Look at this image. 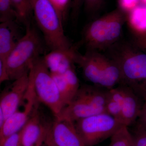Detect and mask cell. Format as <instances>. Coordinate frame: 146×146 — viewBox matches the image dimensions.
I'll return each mask as SVG.
<instances>
[{"label":"cell","mask_w":146,"mask_h":146,"mask_svg":"<svg viewBox=\"0 0 146 146\" xmlns=\"http://www.w3.org/2000/svg\"><path fill=\"white\" fill-rule=\"evenodd\" d=\"M125 13L117 9L88 24L84 29L81 40L87 50H106L116 43L127 20Z\"/></svg>","instance_id":"1"},{"label":"cell","mask_w":146,"mask_h":146,"mask_svg":"<svg viewBox=\"0 0 146 146\" xmlns=\"http://www.w3.org/2000/svg\"><path fill=\"white\" fill-rule=\"evenodd\" d=\"M109 89L99 85L84 84L80 87L59 117L75 122L92 115L106 112Z\"/></svg>","instance_id":"2"},{"label":"cell","mask_w":146,"mask_h":146,"mask_svg":"<svg viewBox=\"0 0 146 146\" xmlns=\"http://www.w3.org/2000/svg\"><path fill=\"white\" fill-rule=\"evenodd\" d=\"M26 27L25 34L17 41L7 58L10 80H15L29 72L43 52L42 42L35 29L31 24Z\"/></svg>","instance_id":"3"},{"label":"cell","mask_w":146,"mask_h":146,"mask_svg":"<svg viewBox=\"0 0 146 146\" xmlns=\"http://www.w3.org/2000/svg\"><path fill=\"white\" fill-rule=\"evenodd\" d=\"M31 5L36 23L51 50L71 47L64 33L63 22L49 0H32Z\"/></svg>","instance_id":"4"},{"label":"cell","mask_w":146,"mask_h":146,"mask_svg":"<svg viewBox=\"0 0 146 146\" xmlns=\"http://www.w3.org/2000/svg\"><path fill=\"white\" fill-rule=\"evenodd\" d=\"M111 50V58L117 63L121 73V83L135 90L146 80V54L137 52L129 44L115 43Z\"/></svg>","instance_id":"5"},{"label":"cell","mask_w":146,"mask_h":146,"mask_svg":"<svg viewBox=\"0 0 146 146\" xmlns=\"http://www.w3.org/2000/svg\"><path fill=\"white\" fill-rule=\"evenodd\" d=\"M29 74L38 101L48 108L57 118L64 106L57 85L42 58L35 61Z\"/></svg>","instance_id":"6"},{"label":"cell","mask_w":146,"mask_h":146,"mask_svg":"<svg viewBox=\"0 0 146 146\" xmlns=\"http://www.w3.org/2000/svg\"><path fill=\"white\" fill-rule=\"evenodd\" d=\"M74 123L85 146H94L101 143L125 126L106 112L92 115Z\"/></svg>","instance_id":"7"},{"label":"cell","mask_w":146,"mask_h":146,"mask_svg":"<svg viewBox=\"0 0 146 146\" xmlns=\"http://www.w3.org/2000/svg\"><path fill=\"white\" fill-rule=\"evenodd\" d=\"M76 63L81 68L87 80L102 87L106 79L115 68V63L111 58L96 50H87L84 54L80 53Z\"/></svg>","instance_id":"8"},{"label":"cell","mask_w":146,"mask_h":146,"mask_svg":"<svg viewBox=\"0 0 146 146\" xmlns=\"http://www.w3.org/2000/svg\"><path fill=\"white\" fill-rule=\"evenodd\" d=\"M28 89L21 103V110L16 112L6 120L3 127L0 129V141L11 135L21 131L26 124L35 110L39 107V102L33 87L32 80L30 76Z\"/></svg>","instance_id":"9"},{"label":"cell","mask_w":146,"mask_h":146,"mask_svg":"<svg viewBox=\"0 0 146 146\" xmlns=\"http://www.w3.org/2000/svg\"><path fill=\"white\" fill-rule=\"evenodd\" d=\"M29 72L13 80L1 94L0 109L3 112L5 121L17 111L25 98L29 84Z\"/></svg>","instance_id":"10"},{"label":"cell","mask_w":146,"mask_h":146,"mask_svg":"<svg viewBox=\"0 0 146 146\" xmlns=\"http://www.w3.org/2000/svg\"><path fill=\"white\" fill-rule=\"evenodd\" d=\"M39 108L21 130V146H41L51 128L52 123L46 121Z\"/></svg>","instance_id":"11"},{"label":"cell","mask_w":146,"mask_h":146,"mask_svg":"<svg viewBox=\"0 0 146 146\" xmlns=\"http://www.w3.org/2000/svg\"><path fill=\"white\" fill-rule=\"evenodd\" d=\"M82 44L81 41L68 48L52 50L45 55L42 58L51 73L63 74L74 67L80 54L79 48Z\"/></svg>","instance_id":"12"},{"label":"cell","mask_w":146,"mask_h":146,"mask_svg":"<svg viewBox=\"0 0 146 146\" xmlns=\"http://www.w3.org/2000/svg\"><path fill=\"white\" fill-rule=\"evenodd\" d=\"M50 136L57 146H85L76 130L74 123L64 119H55Z\"/></svg>","instance_id":"13"},{"label":"cell","mask_w":146,"mask_h":146,"mask_svg":"<svg viewBox=\"0 0 146 146\" xmlns=\"http://www.w3.org/2000/svg\"><path fill=\"white\" fill-rule=\"evenodd\" d=\"M121 85L122 87L123 100L120 121L123 125L128 127L138 119L143 105L140 96L132 88Z\"/></svg>","instance_id":"14"},{"label":"cell","mask_w":146,"mask_h":146,"mask_svg":"<svg viewBox=\"0 0 146 146\" xmlns=\"http://www.w3.org/2000/svg\"><path fill=\"white\" fill-rule=\"evenodd\" d=\"M51 74L57 85L64 108L72 101L80 87L78 77L74 67L63 74Z\"/></svg>","instance_id":"15"},{"label":"cell","mask_w":146,"mask_h":146,"mask_svg":"<svg viewBox=\"0 0 146 146\" xmlns=\"http://www.w3.org/2000/svg\"><path fill=\"white\" fill-rule=\"evenodd\" d=\"M17 33L15 21L1 23L0 25V58L7 59L16 44Z\"/></svg>","instance_id":"16"},{"label":"cell","mask_w":146,"mask_h":146,"mask_svg":"<svg viewBox=\"0 0 146 146\" xmlns=\"http://www.w3.org/2000/svg\"><path fill=\"white\" fill-rule=\"evenodd\" d=\"M123 100V89L121 84L118 87L109 89L106 112L120 122Z\"/></svg>","instance_id":"17"},{"label":"cell","mask_w":146,"mask_h":146,"mask_svg":"<svg viewBox=\"0 0 146 146\" xmlns=\"http://www.w3.org/2000/svg\"><path fill=\"white\" fill-rule=\"evenodd\" d=\"M128 24L132 32L138 35L146 33V7L137 6L129 12Z\"/></svg>","instance_id":"18"},{"label":"cell","mask_w":146,"mask_h":146,"mask_svg":"<svg viewBox=\"0 0 146 146\" xmlns=\"http://www.w3.org/2000/svg\"><path fill=\"white\" fill-rule=\"evenodd\" d=\"M12 5L18 16V21L26 26L30 24V19L33 12V7L29 0H11Z\"/></svg>","instance_id":"19"},{"label":"cell","mask_w":146,"mask_h":146,"mask_svg":"<svg viewBox=\"0 0 146 146\" xmlns=\"http://www.w3.org/2000/svg\"><path fill=\"white\" fill-rule=\"evenodd\" d=\"M134 142L133 137L128 129V127L123 126L111 137L109 146H130Z\"/></svg>","instance_id":"20"},{"label":"cell","mask_w":146,"mask_h":146,"mask_svg":"<svg viewBox=\"0 0 146 146\" xmlns=\"http://www.w3.org/2000/svg\"><path fill=\"white\" fill-rule=\"evenodd\" d=\"M136 93L143 99L144 103L137 119L136 131L146 133V82L138 87Z\"/></svg>","instance_id":"21"},{"label":"cell","mask_w":146,"mask_h":146,"mask_svg":"<svg viewBox=\"0 0 146 146\" xmlns=\"http://www.w3.org/2000/svg\"><path fill=\"white\" fill-rule=\"evenodd\" d=\"M18 16L11 0H0V22L18 21Z\"/></svg>","instance_id":"22"},{"label":"cell","mask_w":146,"mask_h":146,"mask_svg":"<svg viewBox=\"0 0 146 146\" xmlns=\"http://www.w3.org/2000/svg\"><path fill=\"white\" fill-rule=\"evenodd\" d=\"M70 0H50L62 22L66 20Z\"/></svg>","instance_id":"23"},{"label":"cell","mask_w":146,"mask_h":146,"mask_svg":"<svg viewBox=\"0 0 146 146\" xmlns=\"http://www.w3.org/2000/svg\"><path fill=\"white\" fill-rule=\"evenodd\" d=\"M0 146H21V131L0 141Z\"/></svg>","instance_id":"24"},{"label":"cell","mask_w":146,"mask_h":146,"mask_svg":"<svg viewBox=\"0 0 146 146\" xmlns=\"http://www.w3.org/2000/svg\"><path fill=\"white\" fill-rule=\"evenodd\" d=\"M85 9L88 13L94 14L100 9L104 0H84Z\"/></svg>","instance_id":"25"},{"label":"cell","mask_w":146,"mask_h":146,"mask_svg":"<svg viewBox=\"0 0 146 146\" xmlns=\"http://www.w3.org/2000/svg\"><path fill=\"white\" fill-rule=\"evenodd\" d=\"M139 0H119L120 8L123 11L129 12L137 6Z\"/></svg>","instance_id":"26"},{"label":"cell","mask_w":146,"mask_h":146,"mask_svg":"<svg viewBox=\"0 0 146 146\" xmlns=\"http://www.w3.org/2000/svg\"><path fill=\"white\" fill-rule=\"evenodd\" d=\"M10 80L7 70V59L0 58V83Z\"/></svg>","instance_id":"27"},{"label":"cell","mask_w":146,"mask_h":146,"mask_svg":"<svg viewBox=\"0 0 146 146\" xmlns=\"http://www.w3.org/2000/svg\"><path fill=\"white\" fill-rule=\"evenodd\" d=\"M136 146H146V133L136 131L133 136Z\"/></svg>","instance_id":"28"},{"label":"cell","mask_w":146,"mask_h":146,"mask_svg":"<svg viewBox=\"0 0 146 146\" xmlns=\"http://www.w3.org/2000/svg\"><path fill=\"white\" fill-rule=\"evenodd\" d=\"M82 0H72V17L74 21H76L78 17Z\"/></svg>","instance_id":"29"},{"label":"cell","mask_w":146,"mask_h":146,"mask_svg":"<svg viewBox=\"0 0 146 146\" xmlns=\"http://www.w3.org/2000/svg\"><path fill=\"white\" fill-rule=\"evenodd\" d=\"M44 143L46 144V146H57L54 143L52 139L51 138L50 134V131L48 133V135H47Z\"/></svg>","instance_id":"30"},{"label":"cell","mask_w":146,"mask_h":146,"mask_svg":"<svg viewBox=\"0 0 146 146\" xmlns=\"http://www.w3.org/2000/svg\"><path fill=\"white\" fill-rule=\"evenodd\" d=\"M5 121L4 115L1 109H0V129L1 128Z\"/></svg>","instance_id":"31"},{"label":"cell","mask_w":146,"mask_h":146,"mask_svg":"<svg viewBox=\"0 0 146 146\" xmlns=\"http://www.w3.org/2000/svg\"><path fill=\"white\" fill-rule=\"evenodd\" d=\"M133 139H134V138H133ZM130 146H136V145H135V142H134H134H133V143L131 144Z\"/></svg>","instance_id":"32"},{"label":"cell","mask_w":146,"mask_h":146,"mask_svg":"<svg viewBox=\"0 0 146 146\" xmlns=\"http://www.w3.org/2000/svg\"><path fill=\"white\" fill-rule=\"evenodd\" d=\"M142 1L143 2L145 3H146V0H142Z\"/></svg>","instance_id":"33"},{"label":"cell","mask_w":146,"mask_h":146,"mask_svg":"<svg viewBox=\"0 0 146 146\" xmlns=\"http://www.w3.org/2000/svg\"><path fill=\"white\" fill-rule=\"evenodd\" d=\"M144 43H145V44H146V38L145 39V40H144Z\"/></svg>","instance_id":"34"},{"label":"cell","mask_w":146,"mask_h":146,"mask_svg":"<svg viewBox=\"0 0 146 146\" xmlns=\"http://www.w3.org/2000/svg\"><path fill=\"white\" fill-rule=\"evenodd\" d=\"M49 1H50V0H49Z\"/></svg>","instance_id":"35"}]
</instances>
